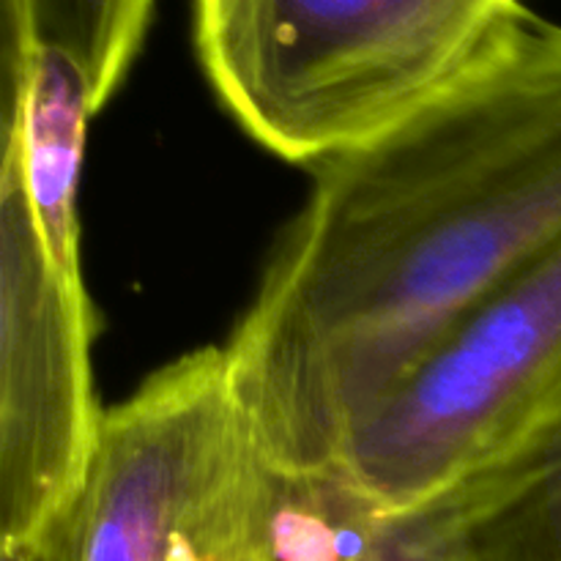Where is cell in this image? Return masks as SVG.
<instances>
[{
  "label": "cell",
  "instance_id": "5b68a950",
  "mask_svg": "<svg viewBox=\"0 0 561 561\" xmlns=\"http://www.w3.org/2000/svg\"><path fill=\"white\" fill-rule=\"evenodd\" d=\"M93 310L55 268L20 181L0 170V551L36 548L85 480L99 422Z\"/></svg>",
  "mask_w": 561,
  "mask_h": 561
},
{
  "label": "cell",
  "instance_id": "9c48e42d",
  "mask_svg": "<svg viewBox=\"0 0 561 561\" xmlns=\"http://www.w3.org/2000/svg\"><path fill=\"white\" fill-rule=\"evenodd\" d=\"M153 0H3L5 49L53 47L69 55L102 110L129 71Z\"/></svg>",
  "mask_w": 561,
  "mask_h": 561
},
{
  "label": "cell",
  "instance_id": "7a4b0ae2",
  "mask_svg": "<svg viewBox=\"0 0 561 561\" xmlns=\"http://www.w3.org/2000/svg\"><path fill=\"white\" fill-rule=\"evenodd\" d=\"M526 16L524 0H192L225 113L312 168L431 102Z\"/></svg>",
  "mask_w": 561,
  "mask_h": 561
},
{
  "label": "cell",
  "instance_id": "52a82bcc",
  "mask_svg": "<svg viewBox=\"0 0 561 561\" xmlns=\"http://www.w3.org/2000/svg\"><path fill=\"white\" fill-rule=\"evenodd\" d=\"M403 515L469 561H561V394L507 447Z\"/></svg>",
  "mask_w": 561,
  "mask_h": 561
},
{
  "label": "cell",
  "instance_id": "8fae6325",
  "mask_svg": "<svg viewBox=\"0 0 561 561\" xmlns=\"http://www.w3.org/2000/svg\"><path fill=\"white\" fill-rule=\"evenodd\" d=\"M0 561H53L42 546L16 548V551H0Z\"/></svg>",
  "mask_w": 561,
  "mask_h": 561
},
{
  "label": "cell",
  "instance_id": "3957f363",
  "mask_svg": "<svg viewBox=\"0 0 561 561\" xmlns=\"http://www.w3.org/2000/svg\"><path fill=\"white\" fill-rule=\"evenodd\" d=\"M268 493L225 348H201L104 411L85 480L38 546L53 561H261Z\"/></svg>",
  "mask_w": 561,
  "mask_h": 561
},
{
  "label": "cell",
  "instance_id": "8992f818",
  "mask_svg": "<svg viewBox=\"0 0 561 561\" xmlns=\"http://www.w3.org/2000/svg\"><path fill=\"white\" fill-rule=\"evenodd\" d=\"M93 113L91 85L69 55L53 47L5 49L0 170L22 184L44 250L69 277H82L77 190Z\"/></svg>",
  "mask_w": 561,
  "mask_h": 561
},
{
  "label": "cell",
  "instance_id": "277c9868",
  "mask_svg": "<svg viewBox=\"0 0 561 561\" xmlns=\"http://www.w3.org/2000/svg\"><path fill=\"white\" fill-rule=\"evenodd\" d=\"M561 394V241L471 307L348 433L337 466L403 515L507 447Z\"/></svg>",
  "mask_w": 561,
  "mask_h": 561
},
{
  "label": "cell",
  "instance_id": "ba28073f",
  "mask_svg": "<svg viewBox=\"0 0 561 561\" xmlns=\"http://www.w3.org/2000/svg\"><path fill=\"white\" fill-rule=\"evenodd\" d=\"M387 520L340 466L316 474L272 466L261 561H367Z\"/></svg>",
  "mask_w": 561,
  "mask_h": 561
},
{
  "label": "cell",
  "instance_id": "6da1fadb",
  "mask_svg": "<svg viewBox=\"0 0 561 561\" xmlns=\"http://www.w3.org/2000/svg\"><path fill=\"white\" fill-rule=\"evenodd\" d=\"M561 241V27L526 16L453 85L318 164L225 345L283 474L337 466L362 416Z\"/></svg>",
  "mask_w": 561,
  "mask_h": 561
},
{
  "label": "cell",
  "instance_id": "30bf717a",
  "mask_svg": "<svg viewBox=\"0 0 561 561\" xmlns=\"http://www.w3.org/2000/svg\"><path fill=\"white\" fill-rule=\"evenodd\" d=\"M367 561H469L409 515H389L376 553Z\"/></svg>",
  "mask_w": 561,
  "mask_h": 561
}]
</instances>
